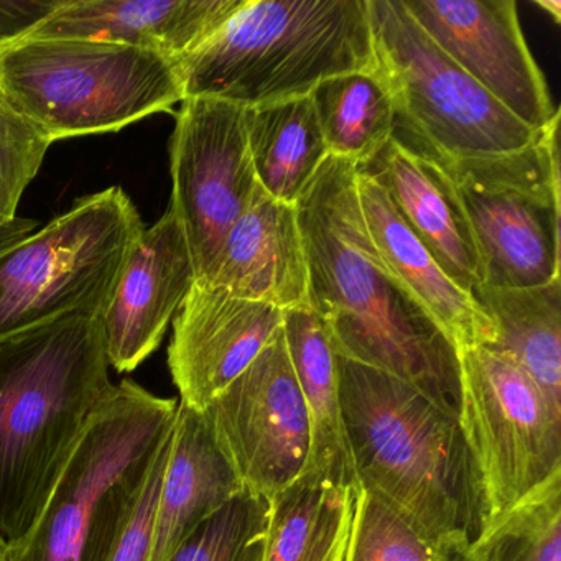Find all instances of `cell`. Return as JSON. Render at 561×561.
Listing matches in <instances>:
<instances>
[{"label":"cell","instance_id":"1","mask_svg":"<svg viewBox=\"0 0 561 561\" xmlns=\"http://www.w3.org/2000/svg\"><path fill=\"white\" fill-rule=\"evenodd\" d=\"M308 301L337 356L389 374L459 420L458 347L370 241L354 163L328 157L295 203Z\"/></svg>","mask_w":561,"mask_h":561},{"label":"cell","instance_id":"2","mask_svg":"<svg viewBox=\"0 0 561 561\" xmlns=\"http://www.w3.org/2000/svg\"><path fill=\"white\" fill-rule=\"evenodd\" d=\"M103 317L67 314L0 340V537L18 543L110 396Z\"/></svg>","mask_w":561,"mask_h":561},{"label":"cell","instance_id":"3","mask_svg":"<svg viewBox=\"0 0 561 561\" xmlns=\"http://www.w3.org/2000/svg\"><path fill=\"white\" fill-rule=\"evenodd\" d=\"M341 409L360 491L430 540L468 550L484 528L459 420L409 383L337 356Z\"/></svg>","mask_w":561,"mask_h":561},{"label":"cell","instance_id":"4","mask_svg":"<svg viewBox=\"0 0 561 561\" xmlns=\"http://www.w3.org/2000/svg\"><path fill=\"white\" fill-rule=\"evenodd\" d=\"M176 64L185 98L249 110L308 96L328 78L377 70L369 0H245Z\"/></svg>","mask_w":561,"mask_h":561},{"label":"cell","instance_id":"5","mask_svg":"<svg viewBox=\"0 0 561 561\" xmlns=\"http://www.w3.org/2000/svg\"><path fill=\"white\" fill-rule=\"evenodd\" d=\"M179 405L134 380L114 383L9 561H110L172 438Z\"/></svg>","mask_w":561,"mask_h":561},{"label":"cell","instance_id":"6","mask_svg":"<svg viewBox=\"0 0 561 561\" xmlns=\"http://www.w3.org/2000/svg\"><path fill=\"white\" fill-rule=\"evenodd\" d=\"M0 91L51 142L117 133L185 100L176 60L87 38L0 47Z\"/></svg>","mask_w":561,"mask_h":561},{"label":"cell","instance_id":"7","mask_svg":"<svg viewBox=\"0 0 561 561\" xmlns=\"http://www.w3.org/2000/svg\"><path fill=\"white\" fill-rule=\"evenodd\" d=\"M146 231L121 186L83 196L0 254V340L73 313L103 317Z\"/></svg>","mask_w":561,"mask_h":561},{"label":"cell","instance_id":"8","mask_svg":"<svg viewBox=\"0 0 561 561\" xmlns=\"http://www.w3.org/2000/svg\"><path fill=\"white\" fill-rule=\"evenodd\" d=\"M377 67L396 104L393 136L438 162L524 149L525 126L455 64L402 0H369Z\"/></svg>","mask_w":561,"mask_h":561},{"label":"cell","instance_id":"9","mask_svg":"<svg viewBox=\"0 0 561 561\" xmlns=\"http://www.w3.org/2000/svg\"><path fill=\"white\" fill-rule=\"evenodd\" d=\"M560 113L524 149L436 162L471 225L482 284L530 288L561 278Z\"/></svg>","mask_w":561,"mask_h":561},{"label":"cell","instance_id":"10","mask_svg":"<svg viewBox=\"0 0 561 561\" xmlns=\"http://www.w3.org/2000/svg\"><path fill=\"white\" fill-rule=\"evenodd\" d=\"M459 425L488 530L561 471V405L520 366L484 346L459 350Z\"/></svg>","mask_w":561,"mask_h":561},{"label":"cell","instance_id":"11","mask_svg":"<svg viewBox=\"0 0 561 561\" xmlns=\"http://www.w3.org/2000/svg\"><path fill=\"white\" fill-rule=\"evenodd\" d=\"M170 209L185 231L196 282H206L226 236L261 188L244 107L216 98H185L170 140Z\"/></svg>","mask_w":561,"mask_h":561},{"label":"cell","instance_id":"12","mask_svg":"<svg viewBox=\"0 0 561 561\" xmlns=\"http://www.w3.org/2000/svg\"><path fill=\"white\" fill-rule=\"evenodd\" d=\"M203 413L245 494L268 501L300 478L310 426L282 328Z\"/></svg>","mask_w":561,"mask_h":561},{"label":"cell","instance_id":"13","mask_svg":"<svg viewBox=\"0 0 561 561\" xmlns=\"http://www.w3.org/2000/svg\"><path fill=\"white\" fill-rule=\"evenodd\" d=\"M436 45L531 130L560 110L528 50L514 0H402Z\"/></svg>","mask_w":561,"mask_h":561},{"label":"cell","instance_id":"14","mask_svg":"<svg viewBox=\"0 0 561 561\" xmlns=\"http://www.w3.org/2000/svg\"><path fill=\"white\" fill-rule=\"evenodd\" d=\"M284 324V311L195 282L173 317L169 369L180 403L205 412Z\"/></svg>","mask_w":561,"mask_h":561},{"label":"cell","instance_id":"15","mask_svg":"<svg viewBox=\"0 0 561 561\" xmlns=\"http://www.w3.org/2000/svg\"><path fill=\"white\" fill-rule=\"evenodd\" d=\"M195 282L185 231L169 208L140 236L103 314L110 366L127 374L149 359Z\"/></svg>","mask_w":561,"mask_h":561},{"label":"cell","instance_id":"16","mask_svg":"<svg viewBox=\"0 0 561 561\" xmlns=\"http://www.w3.org/2000/svg\"><path fill=\"white\" fill-rule=\"evenodd\" d=\"M382 188L400 218L462 290L484 282L468 216L446 170L422 150L392 139L356 167Z\"/></svg>","mask_w":561,"mask_h":561},{"label":"cell","instance_id":"17","mask_svg":"<svg viewBox=\"0 0 561 561\" xmlns=\"http://www.w3.org/2000/svg\"><path fill=\"white\" fill-rule=\"evenodd\" d=\"M244 4L245 0H65L24 38H87L180 60Z\"/></svg>","mask_w":561,"mask_h":561},{"label":"cell","instance_id":"18","mask_svg":"<svg viewBox=\"0 0 561 561\" xmlns=\"http://www.w3.org/2000/svg\"><path fill=\"white\" fill-rule=\"evenodd\" d=\"M198 284L282 311L310 307L307 255L295 206L272 198L261 186L226 236L208 280Z\"/></svg>","mask_w":561,"mask_h":561},{"label":"cell","instance_id":"19","mask_svg":"<svg viewBox=\"0 0 561 561\" xmlns=\"http://www.w3.org/2000/svg\"><path fill=\"white\" fill-rule=\"evenodd\" d=\"M245 494L205 413L180 403L153 522L149 561H170L216 512Z\"/></svg>","mask_w":561,"mask_h":561},{"label":"cell","instance_id":"20","mask_svg":"<svg viewBox=\"0 0 561 561\" xmlns=\"http://www.w3.org/2000/svg\"><path fill=\"white\" fill-rule=\"evenodd\" d=\"M357 170V169H356ZM360 211L374 248L459 350L494 343V324L410 231L379 185L357 170Z\"/></svg>","mask_w":561,"mask_h":561},{"label":"cell","instance_id":"21","mask_svg":"<svg viewBox=\"0 0 561 561\" xmlns=\"http://www.w3.org/2000/svg\"><path fill=\"white\" fill-rule=\"evenodd\" d=\"M285 344L304 393L310 449L300 478L346 485L359 494L341 409L336 353L323 318L311 307L284 311Z\"/></svg>","mask_w":561,"mask_h":561},{"label":"cell","instance_id":"22","mask_svg":"<svg viewBox=\"0 0 561 561\" xmlns=\"http://www.w3.org/2000/svg\"><path fill=\"white\" fill-rule=\"evenodd\" d=\"M471 295L494 324L485 347L514 360L561 405V278L530 288L481 284Z\"/></svg>","mask_w":561,"mask_h":561},{"label":"cell","instance_id":"23","mask_svg":"<svg viewBox=\"0 0 561 561\" xmlns=\"http://www.w3.org/2000/svg\"><path fill=\"white\" fill-rule=\"evenodd\" d=\"M259 185L278 202H298L330 157L310 94L244 110Z\"/></svg>","mask_w":561,"mask_h":561},{"label":"cell","instance_id":"24","mask_svg":"<svg viewBox=\"0 0 561 561\" xmlns=\"http://www.w3.org/2000/svg\"><path fill=\"white\" fill-rule=\"evenodd\" d=\"M356 497L346 485L298 478L268 499L261 561H344Z\"/></svg>","mask_w":561,"mask_h":561},{"label":"cell","instance_id":"25","mask_svg":"<svg viewBox=\"0 0 561 561\" xmlns=\"http://www.w3.org/2000/svg\"><path fill=\"white\" fill-rule=\"evenodd\" d=\"M310 96L331 157L360 167L392 139L396 104L379 67L328 78Z\"/></svg>","mask_w":561,"mask_h":561},{"label":"cell","instance_id":"26","mask_svg":"<svg viewBox=\"0 0 561 561\" xmlns=\"http://www.w3.org/2000/svg\"><path fill=\"white\" fill-rule=\"evenodd\" d=\"M476 561H561V471L472 543Z\"/></svg>","mask_w":561,"mask_h":561},{"label":"cell","instance_id":"27","mask_svg":"<svg viewBox=\"0 0 561 561\" xmlns=\"http://www.w3.org/2000/svg\"><path fill=\"white\" fill-rule=\"evenodd\" d=\"M344 561H476L471 548L445 547L420 534L374 495L360 491Z\"/></svg>","mask_w":561,"mask_h":561},{"label":"cell","instance_id":"28","mask_svg":"<svg viewBox=\"0 0 561 561\" xmlns=\"http://www.w3.org/2000/svg\"><path fill=\"white\" fill-rule=\"evenodd\" d=\"M268 501L239 495L203 522L170 561H261Z\"/></svg>","mask_w":561,"mask_h":561},{"label":"cell","instance_id":"29","mask_svg":"<svg viewBox=\"0 0 561 561\" xmlns=\"http://www.w3.org/2000/svg\"><path fill=\"white\" fill-rule=\"evenodd\" d=\"M51 144L0 91V226L18 218L19 203Z\"/></svg>","mask_w":561,"mask_h":561},{"label":"cell","instance_id":"30","mask_svg":"<svg viewBox=\"0 0 561 561\" xmlns=\"http://www.w3.org/2000/svg\"><path fill=\"white\" fill-rule=\"evenodd\" d=\"M173 436V435H172ZM172 438L163 446L147 479L142 495L137 502L136 511L130 515L116 548L111 553L110 561H149L152 548L153 522H156L157 504H159L160 488L163 472L169 461Z\"/></svg>","mask_w":561,"mask_h":561},{"label":"cell","instance_id":"31","mask_svg":"<svg viewBox=\"0 0 561 561\" xmlns=\"http://www.w3.org/2000/svg\"><path fill=\"white\" fill-rule=\"evenodd\" d=\"M65 0H0V47L27 37Z\"/></svg>","mask_w":561,"mask_h":561},{"label":"cell","instance_id":"32","mask_svg":"<svg viewBox=\"0 0 561 561\" xmlns=\"http://www.w3.org/2000/svg\"><path fill=\"white\" fill-rule=\"evenodd\" d=\"M37 228L38 221H35V219L19 218V216L14 221L0 226V254L11 249L12 245L24 241L28 236L34 234Z\"/></svg>","mask_w":561,"mask_h":561},{"label":"cell","instance_id":"33","mask_svg":"<svg viewBox=\"0 0 561 561\" xmlns=\"http://www.w3.org/2000/svg\"><path fill=\"white\" fill-rule=\"evenodd\" d=\"M535 4L538 5V8L543 9L545 12H548V14L553 18V21L557 22V24H560L561 22V2L560 0H535Z\"/></svg>","mask_w":561,"mask_h":561},{"label":"cell","instance_id":"34","mask_svg":"<svg viewBox=\"0 0 561 561\" xmlns=\"http://www.w3.org/2000/svg\"><path fill=\"white\" fill-rule=\"evenodd\" d=\"M9 551H11V545L0 537V561H9Z\"/></svg>","mask_w":561,"mask_h":561}]
</instances>
